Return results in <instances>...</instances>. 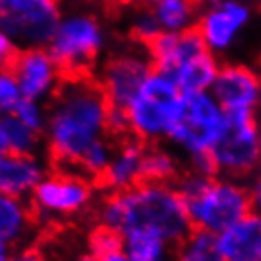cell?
<instances>
[{"label": "cell", "mask_w": 261, "mask_h": 261, "mask_svg": "<svg viewBox=\"0 0 261 261\" xmlns=\"http://www.w3.org/2000/svg\"><path fill=\"white\" fill-rule=\"evenodd\" d=\"M112 105L93 76H66L59 93L47 102L44 151L53 167L74 169L98 138L112 137Z\"/></svg>", "instance_id": "1"}, {"label": "cell", "mask_w": 261, "mask_h": 261, "mask_svg": "<svg viewBox=\"0 0 261 261\" xmlns=\"http://www.w3.org/2000/svg\"><path fill=\"white\" fill-rule=\"evenodd\" d=\"M95 223L119 235L146 231L176 246L193 225L176 184L140 182L129 190L105 193L95 206Z\"/></svg>", "instance_id": "2"}, {"label": "cell", "mask_w": 261, "mask_h": 261, "mask_svg": "<svg viewBox=\"0 0 261 261\" xmlns=\"http://www.w3.org/2000/svg\"><path fill=\"white\" fill-rule=\"evenodd\" d=\"M193 227L220 235L252 212L248 184L199 169H184L176 180Z\"/></svg>", "instance_id": "3"}, {"label": "cell", "mask_w": 261, "mask_h": 261, "mask_svg": "<svg viewBox=\"0 0 261 261\" xmlns=\"http://www.w3.org/2000/svg\"><path fill=\"white\" fill-rule=\"evenodd\" d=\"M227 112L210 91L188 93L178 106L169 146L191 169L212 172L210 151L222 137Z\"/></svg>", "instance_id": "4"}, {"label": "cell", "mask_w": 261, "mask_h": 261, "mask_svg": "<svg viewBox=\"0 0 261 261\" xmlns=\"http://www.w3.org/2000/svg\"><path fill=\"white\" fill-rule=\"evenodd\" d=\"M47 49L66 76H93L108 53V31L89 10L63 12Z\"/></svg>", "instance_id": "5"}, {"label": "cell", "mask_w": 261, "mask_h": 261, "mask_svg": "<svg viewBox=\"0 0 261 261\" xmlns=\"http://www.w3.org/2000/svg\"><path fill=\"white\" fill-rule=\"evenodd\" d=\"M182 97L184 93L174 80L153 70L123 108L127 137L137 138L146 146L165 144L169 140Z\"/></svg>", "instance_id": "6"}, {"label": "cell", "mask_w": 261, "mask_h": 261, "mask_svg": "<svg viewBox=\"0 0 261 261\" xmlns=\"http://www.w3.org/2000/svg\"><path fill=\"white\" fill-rule=\"evenodd\" d=\"M40 225H59L85 216L98 202V184L74 169L53 167L31 195Z\"/></svg>", "instance_id": "7"}, {"label": "cell", "mask_w": 261, "mask_h": 261, "mask_svg": "<svg viewBox=\"0 0 261 261\" xmlns=\"http://www.w3.org/2000/svg\"><path fill=\"white\" fill-rule=\"evenodd\" d=\"M214 174L246 182L261 170L259 114H227L222 137L210 151Z\"/></svg>", "instance_id": "8"}, {"label": "cell", "mask_w": 261, "mask_h": 261, "mask_svg": "<svg viewBox=\"0 0 261 261\" xmlns=\"http://www.w3.org/2000/svg\"><path fill=\"white\" fill-rule=\"evenodd\" d=\"M255 17L250 0H199L195 31L216 57H225L237 47Z\"/></svg>", "instance_id": "9"}, {"label": "cell", "mask_w": 261, "mask_h": 261, "mask_svg": "<svg viewBox=\"0 0 261 261\" xmlns=\"http://www.w3.org/2000/svg\"><path fill=\"white\" fill-rule=\"evenodd\" d=\"M153 65L148 49L142 44H133L106 53L100 65L95 68L93 78L116 110H123L148 80Z\"/></svg>", "instance_id": "10"}, {"label": "cell", "mask_w": 261, "mask_h": 261, "mask_svg": "<svg viewBox=\"0 0 261 261\" xmlns=\"http://www.w3.org/2000/svg\"><path fill=\"white\" fill-rule=\"evenodd\" d=\"M61 15L59 0H0V29L17 49L47 47Z\"/></svg>", "instance_id": "11"}, {"label": "cell", "mask_w": 261, "mask_h": 261, "mask_svg": "<svg viewBox=\"0 0 261 261\" xmlns=\"http://www.w3.org/2000/svg\"><path fill=\"white\" fill-rule=\"evenodd\" d=\"M10 66L19 82L23 98L40 100L46 105L59 93L66 80L65 70L47 47L17 49Z\"/></svg>", "instance_id": "12"}, {"label": "cell", "mask_w": 261, "mask_h": 261, "mask_svg": "<svg viewBox=\"0 0 261 261\" xmlns=\"http://www.w3.org/2000/svg\"><path fill=\"white\" fill-rule=\"evenodd\" d=\"M210 93L227 114H259L261 68L239 61L222 63Z\"/></svg>", "instance_id": "13"}, {"label": "cell", "mask_w": 261, "mask_h": 261, "mask_svg": "<svg viewBox=\"0 0 261 261\" xmlns=\"http://www.w3.org/2000/svg\"><path fill=\"white\" fill-rule=\"evenodd\" d=\"M53 169L46 151L40 153H0V191L31 199L40 182Z\"/></svg>", "instance_id": "14"}, {"label": "cell", "mask_w": 261, "mask_h": 261, "mask_svg": "<svg viewBox=\"0 0 261 261\" xmlns=\"http://www.w3.org/2000/svg\"><path fill=\"white\" fill-rule=\"evenodd\" d=\"M153 70L174 76L180 68L208 51L195 29L182 33H161L146 46Z\"/></svg>", "instance_id": "15"}, {"label": "cell", "mask_w": 261, "mask_h": 261, "mask_svg": "<svg viewBox=\"0 0 261 261\" xmlns=\"http://www.w3.org/2000/svg\"><path fill=\"white\" fill-rule=\"evenodd\" d=\"M144 150L146 144L137 138H118L110 163L98 180V188H102L106 193H114L144 182Z\"/></svg>", "instance_id": "16"}, {"label": "cell", "mask_w": 261, "mask_h": 261, "mask_svg": "<svg viewBox=\"0 0 261 261\" xmlns=\"http://www.w3.org/2000/svg\"><path fill=\"white\" fill-rule=\"evenodd\" d=\"M42 229L29 199L0 191V242L12 250L33 246Z\"/></svg>", "instance_id": "17"}, {"label": "cell", "mask_w": 261, "mask_h": 261, "mask_svg": "<svg viewBox=\"0 0 261 261\" xmlns=\"http://www.w3.org/2000/svg\"><path fill=\"white\" fill-rule=\"evenodd\" d=\"M225 261H261V212H248L220 233Z\"/></svg>", "instance_id": "18"}, {"label": "cell", "mask_w": 261, "mask_h": 261, "mask_svg": "<svg viewBox=\"0 0 261 261\" xmlns=\"http://www.w3.org/2000/svg\"><path fill=\"white\" fill-rule=\"evenodd\" d=\"M182 157L170 146L150 144L144 150V180L146 182L176 184L184 172Z\"/></svg>", "instance_id": "19"}, {"label": "cell", "mask_w": 261, "mask_h": 261, "mask_svg": "<svg viewBox=\"0 0 261 261\" xmlns=\"http://www.w3.org/2000/svg\"><path fill=\"white\" fill-rule=\"evenodd\" d=\"M220 65L222 63H220V59L216 57L214 53L204 51L197 59L188 63L184 68H180L172 76V80H174V84L180 87V91L184 95H188V93L210 91L212 85H214L216 76H218Z\"/></svg>", "instance_id": "20"}, {"label": "cell", "mask_w": 261, "mask_h": 261, "mask_svg": "<svg viewBox=\"0 0 261 261\" xmlns=\"http://www.w3.org/2000/svg\"><path fill=\"white\" fill-rule=\"evenodd\" d=\"M121 248L130 261H174V244L146 231L121 235Z\"/></svg>", "instance_id": "21"}, {"label": "cell", "mask_w": 261, "mask_h": 261, "mask_svg": "<svg viewBox=\"0 0 261 261\" xmlns=\"http://www.w3.org/2000/svg\"><path fill=\"white\" fill-rule=\"evenodd\" d=\"M161 33H182L195 29L199 0H159L151 8Z\"/></svg>", "instance_id": "22"}, {"label": "cell", "mask_w": 261, "mask_h": 261, "mask_svg": "<svg viewBox=\"0 0 261 261\" xmlns=\"http://www.w3.org/2000/svg\"><path fill=\"white\" fill-rule=\"evenodd\" d=\"M174 261H225L220 237L193 227L174 246Z\"/></svg>", "instance_id": "23"}, {"label": "cell", "mask_w": 261, "mask_h": 261, "mask_svg": "<svg viewBox=\"0 0 261 261\" xmlns=\"http://www.w3.org/2000/svg\"><path fill=\"white\" fill-rule=\"evenodd\" d=\"M0 130L4 140V151H10V153L44 151V135L19 121L13 114L0 118Z\"/></svg>", "instance_id": "24"}, {"label": "cell", "mask_w": 261, "mask_h": 261, "mask_svg": "<svg viewBox=\"0 0 261 261\" xmlns=\"http://www.w3.org/2000/svg\"><path fill=\"white\" fill-rule=\"evenodd\" d=\"M116 137H105L98 138L97 142H93L87 150L80 155V159L74 165V170H78L87 178H91L98 184L100 176L105 174L106 167L110 163L114 148H116Z\"/></svg>", "instance_id": "25"}, {"label": "cell", "mask_w": 261, "mask_h": 261, "mask_svg": "<svg viewBox=\"0 0 261 261\" xmlns=\"http://www.w3.org/2000/svg\"><path fill=\"white\" fill-rule=\"evenodd\" d=\"M21 100L23 93L12 66H0V118L12 116Z\"/></svg>", "instance_id": "26"}, {"label": "cell", "mask_w": 261, "mask_h": 261, "mask_svg": "<svg viewBox=\"0 0 261 261\" xmlns=\"http://www.w3.org/2000/svg\"><path fill=\"white\" fill-rule=\"evenodd\" d=\"M130 34L137 44H142V46H148L151 40L157 38L161 34V29H159V23H157L155 15L151 12V8H144L140 6V10L133 13L130 17Z\"/></svg>", "instance_id": "27"}, {"label": "cell", "mask_w": 261, "mask_h": 261, "mask_svg": "<svg viewBox=\"0 0 261 261\" xmlns=\"http://www.w3.org/2000/svg\"><path fill=\"white\" fill-rule=\"evenodd\" d=\"M85 248L93 252L97 257H105V255L121 250V235L105 227V225H100V223H95V227L87 235V246Z\"/></svg>", "instance_id": "28"}, {"label": "cell", "mask_w": 261, "mask_h": 261, "mask_svg": "<svg viewBox=\"0 0 261 261\" xmlns=\"http://www.w3.org/2000/svg\"><path fill=\"white\" fill-rule=\"evenodd\" d=\"M13 116L23 121L25 125H29L31 129L38 130L44 135L47 125V105L40 102V100H31V98H23L19 102V106L15 108Z\"/></svg>", "instance_id": "29"}, {"label": "cell", "mask_w": 261, "mask_h": 261, "mask_svg": "<svg viewBox=\"0 0 261 261\" xmlns=\"http://www.w3.org/2000/svg\"><path fill=\"white\" fill-rule=\"evenodd\" d=\"M10 261H51L44 250L34 248V246H25V248L13 250Z\"/></svg>", "instance_id": "30"}, {"label": "cell", "mask_w": 261, "mask_h": 261, "mask_svg": "<svg viewBox=\"0 0 261 261\" xmlns=\"http://www.w3.org/2000/svg\"><path fill=\"white\" fill-rule=\"evenodd\" d=\"M15 53H17V47L13 46V42L8 38V34L0 29V66L12 65Z\"/></svg>", "instance_id": "31"}, {"label": "cell", "mask_w": 261, "mask_h": 261, "mask_svg": "<svg viewBox=\"0 0 261 261\" xmlns=\"http://www.w3.org/2000/svg\"><path fill=\"white\" fill-rule=\"evenodd\" d=\"M248 193H250V202H252V210L261 212V172H257L255 176L248 180Z\"/></svg>", "instance_id": "32"}, {"label": "cell", "mask_w": 261, "mask_h": 261, "mask_svg": "<svg viewBox=\"0 0 261 261\" xmlns=\"http://www.w3.org/2000/svg\"><path fill=\"white\" fill-rule=\"evenodd\" d=\"M68 261H100V257L89 252V250H78V252H74V254L68 257Z\"/></svg>", "instance_id": "33"}, {"label": "cell", "mask_w": 261, "mask_h": 261, "mask_svg": "<svg viewBox=\"0 0 261 261\" xmlns=\"http://www.w3.org/2000/svg\"><path fill=\"white\" fill-rule=\"evenodd\" d=\"M100 261H130V259L127 257L123 248H121V250H118V252H114V254H108V255H105V257H100Z\"/></svg>", "instance_id": "34"}, {"label": "cell", "mask_w": 261, "mask_h": 261, "mask_svg": "<svg viewBox=\"0 0 261 261\" xmlns=\"http://www.w3.org/2000/svg\"><path fill=\"white\" fill-rule=\"evenodd\" d=\"M12 254H13V250L10 248V246H6V244H2V242H0V261H10Z\"/></svg>", "instance_id": "35"}, {"label": "cell", "mask_w": 261, "mask_h": 261, "mask_svg": "<svg viewBox=\"0 0 261 261\" xmlns=\"http://www.w3.org/2000/svg\"><path fill=\"white\" fill-rule=\"evenodd\" d=\"M157 2H159V0H138V4L144 8H153Z\"/></svg>", "instance_id": "36"}, {"label": "cell", "mask_w": 261, "mask_h": 261, "mask_svg": "<svg viewBox=\"0 0 261 261\" xmlns=\"http://www.w3.org/2000/svg\"><path fill=\"white\" fill-rule=\"evenodd\" d=\"M0 153H4V140H2V130H0Z\"/></svg>", "instance_id": "37"}, {"label": "cell", "mask_w": 261, "mask_h": 261, "mask_svg": "<svg viewBox=\"0 0 261 261\" xmlns=\"http://www.w3.org/2000/svg\"><path fill=\"white\" fill-rule=\"evenodd\" d=\"M61 2H68V4H78V2H84V0H61Z\"/></svg>", "instance_id": "38"}, {"label": "cell", "mask_w": 261, "mask_h": 261, "mask_svg": "<svg viewBox=\"0 0 261 261\" xmlns=\"http://www.w3.org/2000/svg\"><path fill=\"white\" fill-rule=\"evenodd\" d=\"M257 17H259V21H261V0L257 2Z\"/></svg>", "instance_id": "39"}, {"label": "cell", "mask_w": 261, "mask_h": 261, "mask_svg": "<svg viewBox=\"0 0 261 261\" xmlns=\"http://www.w3.org/2000/svg\"><path fill=\"white\" fill-rule=\"evenodd\" d=\"M250 2H259V0H250Z\"/></svg>", "instance_id": "40"}]
</instances>
